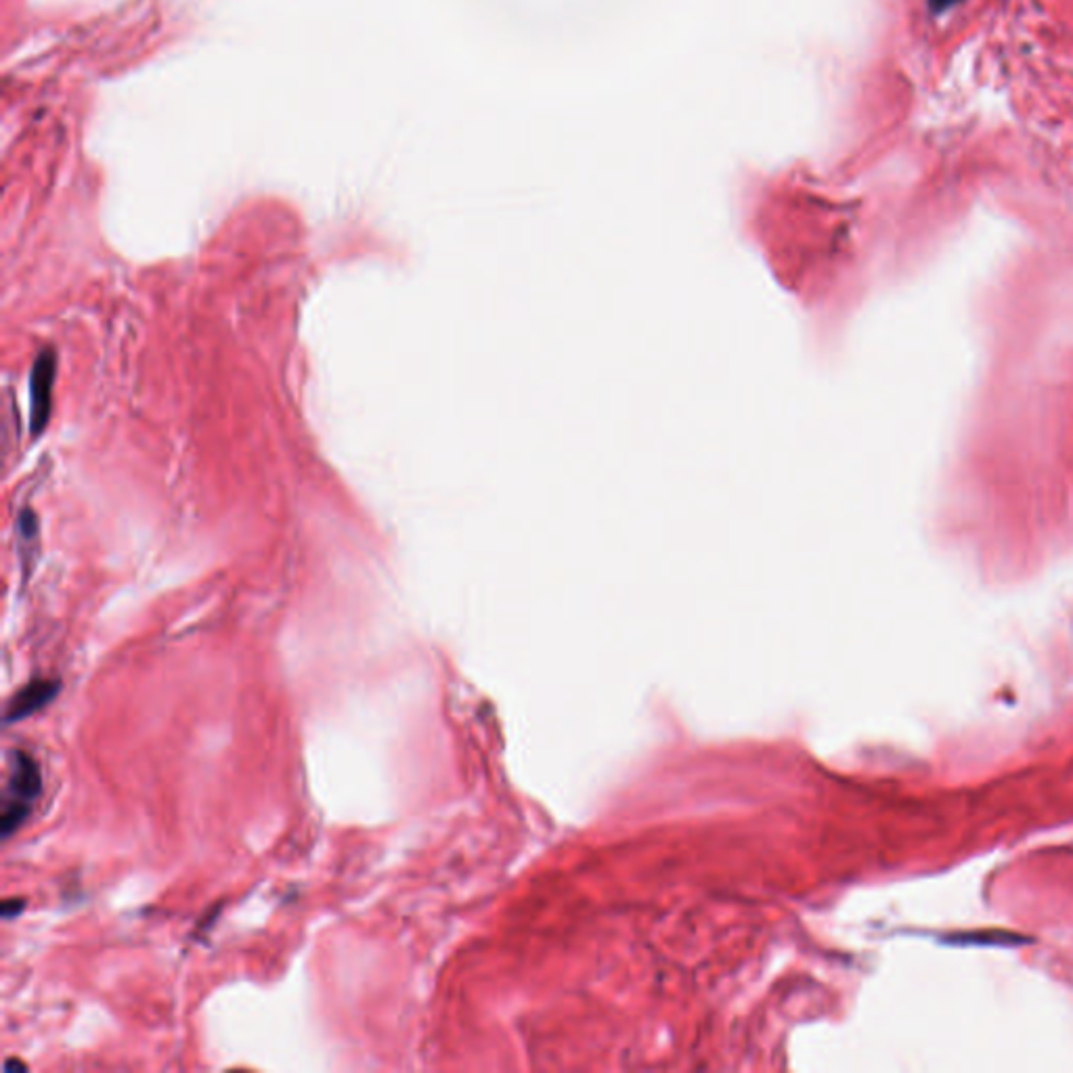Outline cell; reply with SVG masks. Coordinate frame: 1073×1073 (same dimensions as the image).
Returning a JSON list of instances; mask_svg holds the SVG:
<instances>
[{
  "mask_svg": "<svg viewBox=\"0 0 1073 1073\" xmlns=\"http://www.w3.org/2000/svg\"><path fill=\"white\" fill-rule=\"evenodd\" d=\"M41 788H43V776L36 759L22 751L13 753V768L7 782L4 807L0 816V832L4 839H9L24 824L25 818L30 816L32 804L41 795Z\"/></svg>",
  "mask_w": 1073,
  "mask_h": 1073,
  "instance_id": "cell-1",
  "label": "cell"
},
{
  "mask_svg": "<svg viewBox=\"0 0 1073 1073\" xmlns=\"http://www.w3.org/2000/svg\"><path fill=\"white\" fill-rule=\"evenodd\" d=\"M57 376L55 350L47 348L38 355L32 369V432L41 435L49 422L53 409V389Z\"/></svg>",
  "mask_w": 1073,
  "mask_h": 1073,
  "instance_id": "cell-2",
  "label": "cell"
},
{
  "mask_svg": "<svg viewBox=\"0 0 1073 1073\" xmlns=\"http://www.w3.org/2000/svg\"><path fill=\"white\" fill-rule=\"evenodd\" d=\"M59 688H61L59 680H34V682L27 683L9 703V708L4 713V722L15 724V722H22L25 717L38 713L41 708L47 707L49 703L55 701V696L59 694Z\"/></svg>",
  "mask_w": 1073,
  "mask_h": 1073,
  "instance_id": "cell-3",
  "label": "cell"
},
{
  "mask_svg": "<svg viewBox=\"0 0 1073 1073\" xmlns=\"http://www.w3.org/2000/svg\"><path fill=\"white\" fill-rule=\"evenodd\" d=\"M24 900H18V898H13V900H4V902H2V919H4V921H11V919H15L18 914H22V912H24Z\"/></svg>",
  "mask_w": 1073,
  "mask_h": 1073,
  "instance_id": "cell-4",
  "label": "cell"
},
{
  "mask_svg": "<svg viewBox=\"0 0 1073 1073\" xmlns=\"http://www.w3.org/2000/svg\"><path fill=\"white\" fill-rule=\"evenodd\" d=\"M4 1068H7V1070H13V1068H15V1063H7ZM18 1068H22V1070H25L24 1063H18Z\"/></svg>",
  "mask_w": 1073,
  "mask_h": 1073,
  "instance_id": "cell-5",
  "label": "cell"
}]
</instances>
